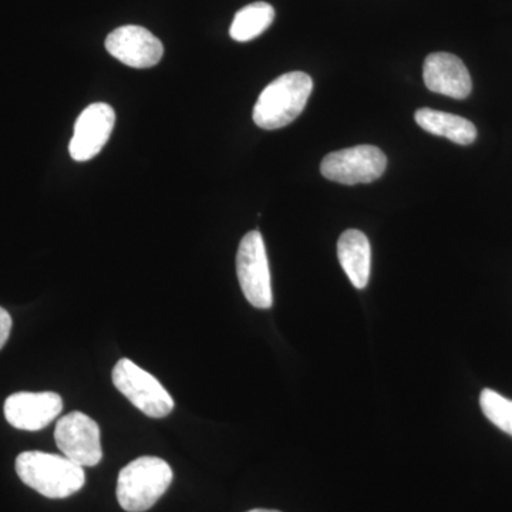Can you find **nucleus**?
<instances>
[{
  "instance_id": "nucleus-9",
  "label": "nucleus",
  "mask_w": 512,
  "mask_h": 512,
  "mask_svg": "<svg viewBox=\"0 0 512 512\" xmlns=\"http://www.w3.org/2000/svg\"><path fill=\"white\" fill-rule=\"evenodd\" d=\"M106 49L114 59L134 69H148L160 63L164 46L150 30L141 26H121L106 39Z\"/></svg>"
},
{
  "instance_id": "nucleus-10",
  "label": "nucleus",
  "mask_w": 512,
  "mask_h": 512,
  "mask_svg": "<svg viewBox=\"0 0 512 512\" xmlns=\"http://www.w3.org/2000/svg\"><path fill=\"white\" fill-rule=\"evenodd\" d=\"M63 400L55 392H20L6 399V420L23 431H39L49 426L62 413Z\"/></svg>"
},
{
  "instance_id": "nucleus-4",
  "label": "nucleus",
  "mask_w": 512,
  "mask_h": 512,
  "mask_svg": "<svg viewBox=\"0 0 512 512\" xmlns=\"http://www.w3.org/2000/svg\"><path fill=\"white\" fill-rule=\"evenodd\" d=\"M113 383L140 412L163 419L174 409V400L156 377L130 359H121L113 369Z\"/></svg>"
},
{
  "instance_id": "nucleus-5",
  "label": "nucleus",
  "mask_w": 512,
  "mask_h": 512,
  "mask_svg": "<svg viewBox=\"0 0 512 512\" xmlns=\"http://www.w3.org/2000/svg\"><path fill=\"white\" fill-rule=\"evenodd\" d=\"M237 275L245 298L258 309H269L274 303L271 271L261 232L251 231L242 238L237 254Z\"/></svg>"
},
{
  "instance_id": "nucleus-3",
  "label": "nucleus",
  "mask_w": 512,
  "mask_h": 512,
  "mask_svg": "<svg viewBox=\"0 0 512 512\" xmlns=\"http://www.w3.org/2000/svg\"><path fill=\"white\" fill-rule=\"evenodd\" d=\"M171 483L173 470L163 458H136L120 471L117 500L124 511H148L163 497Z\"/></svg>"
},
{
  "instance_id": "nucleus-8",
  "label": "nucleus",
  "mask_w": 512,
  "mask_h": 512,
  "mask_svg": "<svg viewBox=\"0 0 512 512\" xmlns=\"http://www.w3.org/2000/svg\"><path fill=\"white\" fill-rule=\"evenodd\" d=\"M116 113L107 103H93L83 110L74 124L69 153L74 161L92 160L103 150L113 133Z\"/></svg>"
},
{
  "instance_id": "nucleus-6",
  "label": "nucleus",
  "mask_w": 512,
  "mask_h": 512,
  "mask_svg": "<svg viewBox=\"0 0 512 512\" xmlns=\"http://www.w3.org/2000/svg\"><path fill=\"white\" fill-rule=\"evenodd\" d=\"M387 167V157L375 146H356L335 151L323 158L322 175L333 183L356 185L379 180Z\"/></svg>"
},
{
  "instance_id": "nucleus-2",
  "label": "nucleus",
  "mask_w": 512,
  "mask_h": 512,
  "mask_svg": "<svg viewBox=\"0 0 512 512\" xmlns=\"http://www.w3.org/2000/svg\"><path fill=\"white\" fill-rule=\"evenodd\" d=\"M313 82L309 74L292 72L282 74L266 86L254 107L256 126L264 130H278L289 126L301 116L311 97Z\"/></svg>"
},
{
  "instance_id": "nucleus-1",
  "label": "nucleus",
  "mask_w": 512,
  "mask_h": 512,
  "mask_svg": "<svg viewBox=\"0 0 512 512\" xmlns=\"http://www.w3.org/2000/svg\"><path fill=\"white\" fill-rule=\"evenodd\" d=\"M16 473L28 487L52 500L79 493L86 483L82 466L67 457L43 451L19 454L16 458Z\"/></svg>"
},
{
  "instance_id": "nucleus-12",
  "label": "nucleus",
  "mask_w": 512,
  "mask_h": 512,
  "mask_svg": "<svg viewBox=\"0 0 512 512\" xmlns=\"http://www.w3.org/2000/svg\"><path fill=\"white\" fill-rule=\"evenodd\" d=\"M338 258L352 285L365 289L372 266V249L366 235L357 229L343 232L338 241Z\"/></svg>"
},
{
  "instance_id": "nucleus-13",
  "label": "nucleus",
  "mask_w": 512,
  "mask_h": 512,
  "mask_svg": "<svg viewBox=\"0 0 512 512\" xmlns=\"http://www.w3.org/2000/svg\"><path fill=\"white\" fill-rule=\"evenodd\" d=\"M414 120L427 133L446 137L460 146H470L477 138L476 126L470 120L456 116V114L433 109H420L414 114Z\"/></svg>"
},
{
  "instance_id": "nucleus-16",
  "label": "nucleus",
  "mask_w": 512,
  "mask_h": 512,
  "mask_svg": "<svg viewBox=\"0 0 512 512\" xmlns=\"http://www.w3.org/2000/svg\"><path fill=\"white\" fill-rule=\"evenodd\" d=\"M12 318H10L9 312L0 306V350L6 345L9 340L10 330H12Z\"/></svg>"
},
{
  "instance_id": "nucleus-17",
  "label": "nucleus",
  "mask_w": 512,
  "mask_h": 512,
  "mask_svg": "<svg viewBox=\"0 0 512 512\" xmlns=\"http://www.w3.org/2000/svg\"><path fill=\"white\" fill-rule=\"evenodd\" d=\"M248 512H281V511H275V510H262V508H258V510H251Z\"/></svg>"
},
{
  "instance_id": "nucleus-14",
  "label": "nucleus",
  "mask_w": 512,
  "mask_h": 512,
  "mask_svg": "<svg viewBox=\"0 0 512 512\" xmlns=\"http://www.w3.org/2000/svg\"><path fill=\"white\" fill-rule=\"evenodd\" d=\"M275 9L269 3L255 2L238 10L229 35L235 42H251L274 23Z\"/></svg>"
},
{
  "instance_id": "nucleus-15",
  "label": "nucleus",
  "mask_w": 512,
  "mask_h": 512,
  "mask_svg": "<svg viewBox=\"0 0 512 512\" xmlns=\"http://www.w3.org/2000/svg\"><path fill=\"white\" fill-rule=\"evenodd\" d=\"M484 416L494 426L512 436V402L491 389H484L480 396Z\"/></svg>"
},
{
  "instance_id": "nucleus-11",
  "label": "nucleus",
  "mask_w": 512,
  "mask_h": 512,
  "mask_svg": "<svg viewBox=\"0 0 512 512\" xmlns=\"http://www.w3.org/2000/svg\"><path fill=\"white\" fill-rule=\"evenodd\" d=\"M424 83L433 93L464 100L473 89L470 72L460 57L451 53H431L424 60Z\"/></svg>"
},
{
  "instance_id": "nucleus-7",
  "label": "nucleus",
  "mask_w": 512,
  "mask_h": 512,
  "mask_svg": "<svg viewBox=\"0 0 512 512\" xmlns=\"http://www.w3.org/2000/svg\"><path fill=\"white\" fill-rule=\"evenodd\" d=\"M55 440L63 456L82 467H94L103 458L99 424L82 412H72L56 424Z\"/></svg>"
}]
</instances>
